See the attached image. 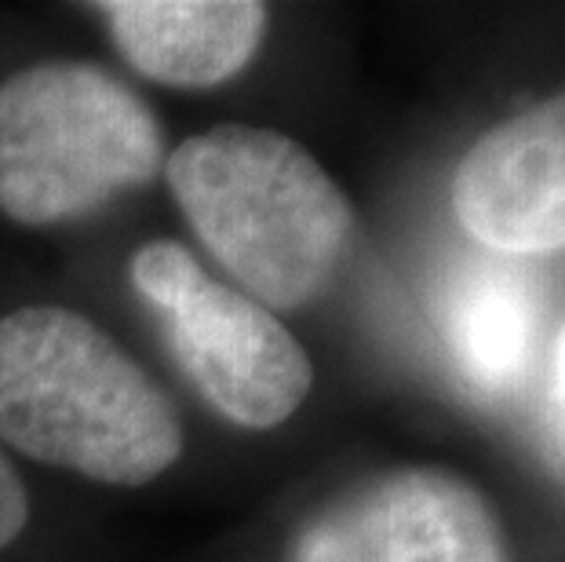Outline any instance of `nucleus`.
Here are the masks:
<instances>
[{
  "label": "nucleus",
  "mask_w": 565,
  "mask_h": 562,
  "mask_svg": "<svg viewBox=\"0 0 565 562\" xmlns=\"http://www.w3.org/2000/svg\"><path fill=\"white\" fill-rule=\"evenodd\" d=\"M0 442L103 486H147L183 453L168 391L81 310L0 318Z\"/></svg>",
  "instance_id": "1"
},
{
  "label": "nucleus",
  "mask_w": 565,
  "mask_h": 562,
  "mask_svg": "<svg viewBox=\"0 0 565 562\" xmlns=\"http://www.w3.org/2000/svg\"><path fill=\"white\" fill-rule=\"evenodd\" d=\"M164 176L190 231L267 310L318 300L351 253V201L315 153L278 128L198 131L168 153Z\"/></svg>",
  "instance_id": "2"
},
{
  "label": "nucleus",
  "mask_w": 565,
  "mask_h": 562,
  "mask_svg": "<svg viewBox=\"0 0 565 562\" xmlns=\"http://www.w3.org/2000/svg\"><path fill=\"white\" fill-rule=\"evenodd\" d=\"M161 169L158 117L110 70L55 59L0 81V212L11 223L81 220Z\"/></svg>",
  "instance_id": "3"
},
{
  "label": "nucleus",
  "mask_w": 565,
  "mask_h": 562,
  "mask_svg": "<svg viewBox=\"0 0 565 562\" xmlns=\"http://www.w3.org/2000/svg\"><path fill=\"white\" fill-rule=\"evenodd\" d=\"M131 285L164 321L175 362L226 421L270 432L307 402L315 388L307 347L274 310L209 278L186 245H139Z\"/></svg>",
  "instance_id": "4"
},
{
  "label": "nucleus",
  "mask_w": 565,
  "mask_h": 562,
  "mask_svg": "<svg viewBox=\"0 0 565 562\" xmlns=\"http://www.w3.org/2000/svg\"><path fill=\"white\" fill-rule=\"evenodd\" d=\"M288 562H511L489 500L445 468H394L329 500Z\"/></svg>",
  "instance_id": "5"
},
{
  "label": "nucleus",
  "mask_w": 565,
  "mask_h": 562,
  "mask_svg": "<svg viewBox=\"0 0 565 562\" xmlns=\"http://www.w3.org/2000/svg\"><path fill=\"white\" fill-rule=\"evenodd\" d=\"M452 212L497 253H565V88L492 125L463 153Z\"/></svg>",
  "instance_id": "6"
},
{
  "label": "nucleus",
  "mask_w": 565,
  "mask_h": 562,
  "mask_svg": "<svg viewBox=\"0 0 565 562\" xmlns=\"http://www.w3.org/2000/svg\"><path fill=\"white\" fill-rule=\"evenodd\" d=\"M92 8L128 66L168 88H212L237 77L270 22V8L256 0H106Z\"/></svg>",
  "instance_id": "7"
},
{
  "label": "nucleus",
  "mask_w": 565,
  "mask_h": 562,
  "mask_svg": "<svg viewBox=\"0 0 565 562\" xmlns=\"http://www.w3.org/2000/svg\"><path fill=\"white\" fill-rule=\"evenodd\" d=\"M441 326L456 365L482 391H503L533 362L536 304L511 271L478 267L445 296Z\"/></svg>",
  "instance_id": "8"
},
{
  "label": "nucleus",
  "mask_w": 565,
  "mask_h": 562,
  "mask_svg": "<svg viewBox=\"0 0 565 562\" xmlns=\"http://www.w3.org/2000/svg\"><path fill=\"white\" fill-rule=\"evenodd\" d=\"M30 522V494L22 475L15 471V464L4 457L0 449V552L11 548L22 537Z\"/></svg>",
  "instance_id": "9"
},
{
  "label": "nucleus",
  "mask_w": 565,
  "mask_h": 562,
  "mask_svg": "<svg viewBox=\"0 0 565 562\" xmlns=\"http://www.w3.org/2000/svg\"><path fill=\"white\" fill-rule=\"evenodd\" d=\"M558 394H562V410H565V337L558 347Z\"/></svg>",
  "instance_id": "10"
}]
</instances>
